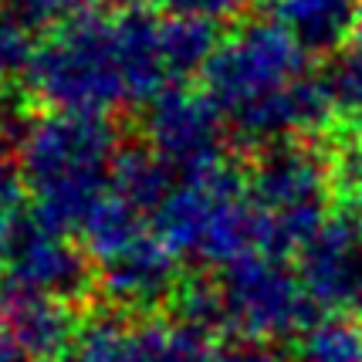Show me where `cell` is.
Wrapping results in <instances>:
<instances>
[{
    "mask_svg": "<svg viewBox=\"0 0 362 362\" xmlns=\"http://www.w3.org/2000/svg\"><path fill=\"white\" fill-rule=\"evenodd\" d=\"M210 51L204 21H88L62 31L37 58V85L68 109H98L122 95L146 98L187 75Z\"/></svg>",
    "mask_w": 362,
    "mask_h": 362,
    "instance_id": "cell-1",
    "label": "cell"
},
{
    "mask_svg": "<svg viewBox=\"0 0 362 362\" xmlns=\"http://www.w3.org/2000/svg\"><path fill=\"white\" fill-rule=\"evenodd\" d=\"M214 102L254 129H291L312 119L322 92L301 78V47L281 28H247L210 62Z\"/></svg>",
    "mask_w": 362,
    "mask_h": 362,
    "instance_id": "cell-2",
    "label": "cell"
},
{
    "mask_svg": "<svg viewBox=\"0 0 362 362\" xmlns=\"http://www.w3.org/2000/svg\"><path fill=\"white\" fill-rule=\"evenodd\" d=\"M112 136L95 119H58L31 139L24 176L37 193V217L58 230L85 227L102 206Z\"/></svg>",
    "mask_w": 362,
    "mask_h": 362,
    "instance_id": "cell-3",
    "label": "cell"
},
{
    "mask_svg": "<svg viewBox=\"0 0 362 362\" xmlns=\"http://www.w3.org/2000/svg\"><path fill=\"white\" fill-rule=\"evenodd\" d=\"M156 234L173 254L204 264H230L251 251V189L214 166L197 170L193 183L163 197Z\"/></svg>",
    "mask_w": 362,
    "mask_h": 362,
    "instance_id": "cell-4",
    "label": "cell"
},
{
    "mask_svg": "<svg viewBox=\"0 0 362 362\" xmlns=\"http://www.w3.org/2000/svg\"><path fill=\"white\" fill-rule=\"evenodd\" d=\"M217 284L227 329L240 332L244 339H288L315 322L318 305L301 281V271H291L278 254L247 251L227 264Z\"/></svg>",
    "mask_w": 362,
    "mask_h": 362,
    "instance_id": "cell-5",
    "label": "cell"
},
{
    "mask_svg": "<svg viewBox=\"0 0 362 362\" xmlns=\"http://www.w3.org/2000/svg\"><path fill=\"white\" fill-rule=\"evenodd\" d=\"M254 247L284 257L322 227L325 173L308 153H278L251 187Z\"/></svg>",
    "mask_w": 362,
    "mask_h": 362,
    "instance_id": "cell-6",
    "label": "cell"
},
{
    "mask_svg": "<svg viewBox=\"0 0 362 362\" xmlns=\"http://www.w3.org/2000/svg\"><path fill=\"white\" fill-rule=\"evenodd\" d=\"M68 230H58L41 217L21 223L14 244L4 254V288L0 295H34V298L71 301L78 295L88 271L85 257L68 244Z\"/></svg>",
    "mask_w": 362,
    "mask_h": 362,
    "instance_id": "cell-7",
    "label": "cell"
},
{
    "mask_svg": "<svg viewBox=\"0 0 362 362\" xmlns=\"http://www.w3.org/2000/svg\"><path fill=\"white\" fill-rule=\"evenodd\" d=\"M301 281L315 305L349 308L362 298V221H332L301 247Z\"/></svg>",
    "mask_w": 362,
    "mask_h": 362,
    "instance_id": "cell-8",
    "label": "cell"
},
{
    "mask_svg": "<svg viewBox=\"0 0 362 362\" xmlns=\"http://www.w3.org/2000/svg\"><path fill=\"white\" fill-rule=\"evenodd\" d=\"M0 312H4V335L31 359H47V356L58 359L78 332L68 301L0 295Z\"/></svg>",
    "mask_w": 362,
    "mask_h": 362,
    "instance_id": "cell-9",
    "label": "cell"
},
{
    "mask_svg": "<svg viewBox=\"0 0 362 362\" xmlns=\"http://www.w3.org/2000/svg\"><path fill=\"white\" fill-rule=\"evenodd\" d=\"M359 0H274V14L298 47H335L342 45L356 21Z\"/></svg>",
    "mask_w": 362,
    "mask_h": 362,
    "instance_id": "cell-10",
    "label": "cell"
},
{
    "mask_svg": "<svg viewBox=\"0 0 362 362\" xmlns=\"http://www.w3.org/2000/svg\"><path fill=\"white\" fill-rule=\"evenodd\" d=\"M221 349L214 335L183 322H146L132 329L129 362H217Z\"/></svg>",
    "mask_w": 362,
    "mask_h": 362,
    "instance_id": "cell-11",
    "label": "cell"
},
{
    "mask_svg": "<svg viewBox=\"0 0 362 362\" xmlns=\"http://www.w3.org/2000/svg\"><path fill=\"white\" fill-rule=\"evenodd\" d=\"M298 362H362V325L346 315H329L301 332Z\"/></svg>",
    "mask_w": 362,
    "mask_h": 362,
    "instance_id": "cell-12",
    "label": "cell"
},
{
    "mask_svg": "<svg viewBox=\"0 0 362 362\" xmlns=\"http://www.w3.org/2000/svg\"><path fill=\"white\" fill-rule=\"evenodd\" d=\"M129 349H132V325L119 318H95L78 325L75 339L58 356V362H129Z\"/></svg>",
    "mask_w": 362,
    "mask_h": 362,
    "instance_id": "cell-13",
    "label": "cell"
},
{
    "mask_svg": "<svg viewBox=\"0 0 362 362\" xmlns=\"http://www.w3.org/2000/svg\"><path fill=\"white\" fill-rule=\"evenodd\" d=\"M21 223H24V217H21V180L14 176L11 166L0 163V261H4L7 247L14 244Z\"/></svg>",
    "mask_w": 362,
    "mask_h": 362,
    "instance_id": "cell-14",
    "label": "cell"
},
{
    "mask_svg": "<svg viewBox=\"0 0 362 362\" xmlns=\"http://www.w3.org/2000/svg\"><path fill=\"white\" fill-rule=\"evenodd\" d=\"M217 362H298V359H288L281 356L278 349H271L268 342H240V346H230V349H221V359Z\"/></svg>",
    "mask_w": 362,
    "mask_h": 362,
    "instance_id": "cell-15",
    "label": "cell"
},
{
    "mask_svg": "<svg viewBox=\"0 0 362 362\" xmlns=\"http://www.w3.org/2000/svg\"><path fill=\"white\" fill-rule=\"evenodd\" d=\"M163 4L170 11H176V14H189V21H204V17H217L234 11L237 4H244V0H163Z\"/></svg>",
    "mask_w": 362,
    "mask_h": 362,
    "instance_id": "cell-16",
    "label": "cell"
},
{
    "mask_svg": "<svg viewBox=\"0 0 362 362\" xmlns=\"http://www.w3.org/2000/svg\"><path fill=\"white\" fill-rule=\"evenodd\" d=\"M7 4L17 11L21 21H47V17L58 11L62 0H7Z\"/></svg>",
    "mask_w": 362,
    "mask_h": 362,
    "instance_id": "cell-17",
    "label": "cell"
},
{
    "mask_svg": "<svg viewBox=\"0 0 362 362\" xmlns=\"http://www.w3.org/2000/svg\"><path fill=\"white\" fill-rule=\"evenodd\" d=\"M0 362H37V359H31L28 352L21 346H14L4 332H0Z\"/></svg>",
    "mask_w": 362,
    "mask_h": 362,
    "instance_id": "cell-18",
    "label": "cell"
}]
</instances>
